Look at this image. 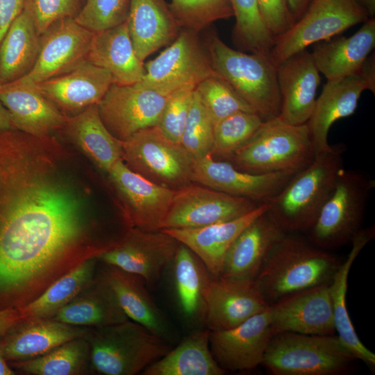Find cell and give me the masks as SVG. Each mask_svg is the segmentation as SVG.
I'll return each mask as SVG.
<instances>
[{
  "label": "cell",
  "instance_id": "obj_48",
  "mask_svg": "<svg viewBox=\"0 0 375 375\" xmlns=\"http://www.w3.org/2000/svg\"><path fill=\"white\" fill-rule=\"evenodd\" d=\"M261 17L275 39L294 23L287 0H257Z\"/></svg>",
  "mask_w": 375,
  "mask_h": 375
},
{
  "label": "cell",
  "instance_id": "obj_2",
  "mask_svg": "<svg viewBox=\"0 0 375 375\" xmlns=\"http://www.w3.org/2000/svg\"><path fill=\"white\" fill-rule=\"evenodd\" d=\"M340 262L308 238L285 233L270 251L255 282L270 306L295 292L330 283Z\"/></svg>",
  "mask_w": 375,
  "mask_h": 375
},
{
  "label": "cell",
  "instance_id": "obj_21",
  "mask_svg": "<svg viewBox=\"0 0 375 375\" xmlns=\"http://www.w3.org/2000/svg\"><path fill=\"white\" fill-rule=\"evenodd\" d=\"M108 173L138 228L161 230L176 190L151 181L131 169L122 159L115 162Z\"/></svg>",
  "mask_w": 375,
  "mask_h": 375
},
{
  "label": "cell",
  "instance_id": "obj_8",
  "mask_svg": "<svg viewBox=\"0 0 375 375\" xmlns=\"http://www.w3.org/2000/svg\"><path fill=\"white\" fill-rule=\"evenodd\" d=\"M375 181L366 173L342 168L331 194L308 230L307 238L328 250L351 242L362 228L369 194Z\"/></svg>",
  "mask_w": 375,
  "mask_h": 375
},
{
  "label": "cell",
  "instance_id": "obj_43",
  "mask_svg": "<svg viewBox=\"0 0 375 375\" xmlns=\"http://www.w3.org/2000/svg\"><path fill=\"white\" fill-rule=\"evenodd\" d=\"M195 92L214 125L238 112H256L231 86L217 76L208 77L197 84Z\"/></svg>",
  "mask_w": 375,
  "mask_h": 375
},
{
  "label": "cell",
  "instance_id": "obj_47",
  "mask_svg": "<svg viewBox=\"0 0 375 375\" xmlns=\"http://www.w3.org/2000/svg\"><path fill=\"white\" fill-rule=\"evenodd\" d=\"M81 0H26L24 7L31 13L37 31L42 34L52 24L64 18H74Z\"/></svg>",
  "mask_w": 375,
  "mask_h": 375
},
{
  "label": "cell",
  "instance_id": "obj_17",
  "mask_svg": "<svg viewBox=\"0 0 375 375\" xmlns=\"http://www.w3.org/2000/svg\"><path fill=\"white\" fill-rule=\"evenodd\" d=\"M93 34L74 18L54 22L40 35L35 63L22 78L37 84L70 71L86 60Z\"/></svg>",
  "mask_w": 375,
  "mask_h": 375
},
{
  "label": "cell",
  "instance_id": "obj_50",
  "mask_svg": "<svg viewBox=\"0 0 375 375\" xmlns=\"http://www.w3.org/2000/svg\"><path fill=\"white\" fill-rule=\"evenodd\" d=\"M24 318L22 309L7 308L0 310V337L10 331Z\"/></svg>",
  "mask_w": 375,
  "mask_h": 375
},
{
  "label": "cell",
  "instance_id": "obj_7",
  "mask_svg": "<svg viewBox=\"0 0 375 375\" xmlns=\"http://www.w3.org/2000/svg\"><path fill=\"white\" fill-rule=\"evenodd\" d=\"M356 359L338 335L281 332L271 337L261 365L274 375H335Z\"/></svg>",
  "mask_w": 375,
  "mask_h": 375
},
{
  "label": "cell",
  "instance_id": "obj_24",
  "mask_svg": "<svg viewBox=\"0 0 375 375\" xmlns=\"http://www.w3.org/2000/svg\"><path fill=\"white\" fill-rule=\"evenodd\" d=\"M268 209V203H262L251 212L228 221L197 228L161 230L190 249L203 263L210 275L218 278L226 256L236 238Z\"/></svg>",
  "mask_w": 375,
  "mask_h": 375
},
{
  "label": "cell",
  "instance_id": "obj_28",
  "mask_svg": "<svg viewBox=\"0 0 375 375\" xmlns=\"http://www.w3.org/2000/svg\"><path fill=\"white\" fill-rule=\"evenodd\" d=\"M126 21L134 50L142 62L170 44L181 31L165 0H129Z\"/></svg>",
  "mask_w": 375,
  "mask_h": 375
},
{
  "label": "cell",
  "instance_id": "obj_34",
  "mask_svg": "<svg viewBox=\"0 0 375 375\" xmlns=\"http://www.w3.org/2000/svg\"><path fill=\"white\" fill-rule=\"evenodd\" d=\"M40 44V35L29 11L24 7L0 42V84L26 76L33 67Z\"/></svg>",
  "mask_w": 375,
  "mask_h": 375
},
{
  "label": "cell",
  "instance_id": "obj_53",
  "mask_svg": "<svg viewBox=\"0 0 375 375\" xmlns=\"http://www.w3.org/2000/svg\"><path fill=\"white\" fill-rule=\"evenodd\" d=\"M4 357L2 340H0V375H12L15 372L8 366Z\"/></svg>",
  "mask_w": 375,
  "mask_h": 375
},
{
  "label": "cell",
  "instance_id": "obj_40",
  "mask_svg": "<svg viewBox=\"0 0 375 375\" xmlns=\"http://www.w3.org/2000/svg\"><path fill=\"white\" fill-rule=\"evenodd\" d=\"M235 24L234 43L241 50L269 55L275 38L265 26L259 12L257 0H230Z\"/></svg>",
  "mask_w": 375,
  "mask_h": 375
},
{
  "label": "cell",
  "instance_id": "obj_37",
  "mask_svg": "<svg viewBox=\"0 0 375 375\" xmlns=\"http://www.w3.org/2000/svg\"><path fill=\"white\" fill-rule=\"evenodd\" d=\"M65 126L76 143L101 169L108 172L122 159L121 142L103 124L97 104L68 117Z\"/></svg>",
  "mask_w": 375,
  "mask_h": 375
},
{
  "label": "cell",
  "instance_id": "obj_33",
  "mask_svg": "<svg viewBox=\"0 0 375 375\" xmlns=\"http://www.w3.org/2000/svg\"><path fill=\"white\" fill-rule=\"evenodd\" d=\"M168 269L181 316L189 323L203 322L206 293L212 276L200 259L181 243Z\"/></svg>",
  "mask_w": 375,
  "mask_h": 375
},
{
  "label": "cell",
  "instance_id": "obj_52",
  "mask_svg": "<svg viewBox=\"0 0 375 375\" xmlns=\"http://www.w3.org/2000/svg\"><path fill=\"white\" fill-rule=\"evenodd\" d=\"M13 128L8 110L0 102V131Z\"/></svg>",
  "mask_w": 375,
  "mask_h": 375
},
{
  "label": "cell",
  "instance_id": "obj_20",
  "mask_svg": "<svg viewBox=\"0 0 375 375\" xmlns=\"http://www.w3.org/2000/svg\"><path fill=\"white\" fill-rule=\"evenodd\" d=\"M269 306L255 280L212 277L203 324L210 331L232 328Z\"/></svg>",
  "mask_w": 375,
  "mask_h": 375
},
{
  "label": "cell",
  "instance_id": "obj_18",
  "mask_svg": "<svg viewBox=\"0 0 375 375\" xmlns=\"http://www.w3.org/2000/svg\"><path fill=\"white\" fill-rule=\"evenodd\" d=\"M329 283L295 292L271 304L272 335L281 332L334 335L335 328Z\"/></svg>",
  "mask_w": 375,
  "mask_h": 375
},
{
  "label": "cell",
  "instance_id": "obj_32",
  "mask_svg": "<svg viewBox=\"0 0 375 375\" xmlns=\"http://www.w3.org/2000/svg\"><path fill=\"white\" fill-rule=\"evenodd\" d=\"M19 324L1 339L7 360L20 361L41 356L65 342L85 336L88 331L53 318L31 319Z\"/></svg>",
  "mask_w": 375,
  "mask_h": 375
},
{
  "label": "cell",
  "instance_id": "obj_46",
  "mask_svg": "<svg viewBox=\"0 0 375 375\" xmlns=\"http://www.w3.org/2000/svg\"><path fill=\"white\" fill-rule=\"evenodd\" d=\"M197 85L180 88L168 94L157 128L169 140L181 143L185 124Z\"/></svg>",
  "mask_w": 375,
  "mask_h": 375
},
{
  "label": "cell",
  "instance_id": "obj_22",
  "mask_svg": "<svg viewBox=\"0 0 375 375\" xmlns=\"http://www.w3.org/2000/svg\"><path fill=\"white\" fill-rule=\"evenodd\" d=\"M276 73L281 96L278 117L292 125L307 123L321 81L312 53L305 49L294 54L276 66Z\"/></svg>",
  "mask_w": 375,
  "mask_h": 375
},
{
  "label": "cell",
  "instance_id": "obj_36",
  "mask_svg": "<svg viewBox=\"0 0 375 375\" xmlns=\"http://www.w3.org/2000/svg\"><path fill=\"white\" fill-rule=\"evenodd\" d=\"M52 318L73 326L94 328L128 319L110 290L100 279L92 281Z\"/></svg>",
  "mask_w": 375,
  "mask_h": 375
},
{
  "label": "cell",
  "instance_id": "obj_42",
  "mask_svg": "<svg viewBox=\"0 0 375 375\" xmlns=\"http://www.w3.org/2000/svg\"><path fill=\"white\" fill-rule=\"evenodd\" d=\"M169 6L181 30L198 33L216 21L234 16L230 0H171Z\"/></svg>",
  "mask_w": 375,
  "mask_h": 375
},
{
  "label": "cell",
  "instance_id": "obj_45",
  "mask_svg": "<svg viewBox=\"0 0 375 375\" xmlns=\"http://www.w3.org/2000/svg\"><path fill=\"white\" fill-rule=\"evenodd\" d=\"M129 11V0H85L75 21L92 32L115 27L124 22Z\"/></svg>",
  "mask_w": 375,
  "mask_h": 375
},
{
  "label": "cell",
  "instance_id": "obj_41",
  "mask_svg": "<svg viewBox=\"0 0 375 375\" xmlns=\"http://www.w3.org/2000/svg\"><path fill=\"white\" fill-rule=\"evenodd\" d=\"M264 120L256 112H238L214 125L211 154L214 158L226 160L247 142Z\"/></svg>",
  "mask_w": 375,
  "mask_h": 375
},
{
  "label": "cell",
  "instance_id": "obj_9",
  "mask_svg": "<svg viewBox=\"0 0 375 375\" xmlns=\"http://www.w3.org/2000/svg\"><path fill=\"white\" fill-rule=\"evenodd\" d=\"M369 18L357 0H312L292 27L276 38L270 59L277 66L310 45L328 40Z\"/></svg>",
  "mask_w": 375,
  "mask_h": 375
},
{
  "label": "cell",
  "instance_id": "obj_31",
  "mask_svg": "<svg viewBox=\"0 0 375 375\" xmlns=\"http://www.w3.org/2000/svg\"><path fill=\"white\" fill-rule=\"evenodd\" d=\"M375 235L374 226L361 228L351 240V249L344 261L341 262L330 283L335 332L342 344L356 358L371 369L375 367V354L360 341L352 324L347 308L346 296L349 272L356 257Z\"/></svg>",
  "mask_w": 375,
  "mask_h": 375
},
{
  "label": "cell",
  "instance_id": "obj_4",
  "mask_svg": "<svg viewBox=\"0 0 375 375\" xmlns=\"http://www.w3.org/2000/svg\"><path fill=\"white\" fill-rule=\"evenodd\" d=\"M205 47L215 74L226 81L264 120L278 117L281 96L276 66L269 55L247 53L208 33Z\"/></svg>",
  "mask_w": 375,
  "mask_h": 375
},
{
  "label": "cell",
  "instance_id": "obj_1",
  "mask_svg": "<svg viewBox=\"0 0 375 375\" xmlns=\"http://www.w3.org/2000/svg\"><path fill=\"white\" fill-rule=\"evenodd\" d=\"M83 224L75 195L60 183L13 217L0 231V297L49 269L77 241Z\"/></svg>",
  "mask_w": 375,
  "mask_h": 375
},
{
  "label": "cell",
  "instance_id": "obj_3",
  "mask_svg": "<svg viewBox=\"0 0 375 375\" xmlns=\"http://www.w3.org/2000/svg\"><path fill=\"white\" fill-rule=\"evenodd\" d=\"M342 144L330 145L268 201V212L285 233H307L333 190L343 166Z\"/></svg>",
  "mask_w": 375,
  "mask_h": 375
},
{
  "label": "cell",
  "instance_id": "obj_39",
  "mask_svg": "<svg viewBox=\"0 0 375 375\" xmlns=\"http://www.w3.org/2000/svg\"><path fill=\"white\" fill-rule=\"evenodd\" d=\"M86 361H90V346L85 335L65 342L41 356L15 361L12 365L31 374L73 375L81 372Z\"/></svg>",
  "mask_w": 375,
  "mask_h": 375
},
{
  "label": "cell",
  "instance_id": "obj_11",
  "mask_svg": "<svg viewBox=\"0 0 375 375\" xmlns=\"http://www.w3.org/2000/svg\"><path fill=\"white\" fill-rule=\"evenodd\" d=\"M217 76L199 33L181 29L177 38L154 59L144 64V74L138 83L168 95L183 86L197 85Z\"/></svg>",
  "mask_w": 375,
  "mask_h": 375
},
{
  "label": "cell",
  "instance_id": "obj_26",
  "mask_svg": "<svg viewBox=\"0 0 375 375\" xmlns=\"http://www.w3.org/2000/svg\"><path fill=\"white\" fill-rule=\"evenodd\" d=\"M100 280L110 290L127 317L172 342L174 332L141 277L107 265Z\"/></svg>",
  "mask_w": 375,
  "mask_h": 375
},
{
  "label": "cell",
  "instance_id": "obj_27",
  "mask_svg": "<svg viewBox=\"0 0 375 375\" xmlns=\"http://www.w3.org/2000/svg\"><path fill=\"white\" fill-rule=\"evenodd\" d=\"M267 210L236 238L226 256L219 277L255 280L270 251L285 233Z\"/></svg>",
  "mask_w": 375,
  "mask_h": 375
},
{
  "label": "cell",
  "instance_id": "obj_5",
  "mask_svg": "<svg viewBox=\"0 0 375 375\" xmlns=\"http://www.w3.org/2000/svg\"><path fill=\"white\" fill-rule=\"evenodd\" d=\"M317 153L307 123L292 125L279 117L264 121L253 136L226 161L251 174L298 172Z\"/></svg>",
  "mask_w": 375,
  "mask_h": 375
},
{
  "label": "cell",
  "instance_id": "obj_30",
  "mask_svg": "<svg viewBox=\"0 0 375 375\" xmlns=\"http://www.w3.org/2000/svg\"><path fill=\"white\" fill-rule=\"evenodd\" d=\"M375 47V19L369 17L349 37H334L316 43L312 52L315 65L327 80L357 72Z\"/></svg>",
  "mask_w": 375,
  "mask_h": 375
},
{
  "label": "cell",
  "instance_id": "obj_15",
  "mask_svg": "<svg viewBox=\"0 0 375 375\" xmlns=\"http://www.w3.org/2000/svg\"><path fill=\"white\" fill-rule=\"evenodd\" d=\"M297 173L251 174L235 168L228 161L217 160L208 153L193 159L192 182L262 203L278 194Z\"/></svg>",
  "mask_w": 375,
  "mask_h": 375
},
{
  "label": "cell",
  "instance_id": "obj_25",
  "mask_svg": "<svg viewBox=\"0 0 375 375\" xmlns=\"http://www.w3.org/2000/svg\"><path fill=\"white\" fill-rule=\"evenodd\" d=\"M112 83L107 69L85 60L70 71L35 85L58 108L82 111L98 104Z\"/></svg>",
  "mask_w": 375,
  "mask_h": 375
},
{
  "label": "cell",
  "instance_id": "obj_49",
  "mask_svg": "<svg viewBox=\"0 0 375 375\" xmlns=\"http://www.w3.org/2000/svg\"><path fill=\"white\" fill-rule=\"evenodd\" d=\"M26 0H0V42L24 8Z\"/></svg>",
  "mask_w": 375,
  "mask_h": 375
},
{
  "label": "cell",
  "instance_id": "obj_38",
  "mask_svg": "<svg viewBox=\"0 0 375 375\" xmlns=\"http://www.w3.org/2000/svg\"><path fill=\"white\" fill-rule=\"evenodd\" d=\"M95 260L88 259L54 282L42 295L21 308L25 318L53 316L92 282Z\"/></svg>",
  "mask_w": 375,
  "mask_h": 375
},
{
  "label": "cell",
  "instance_id": "obj_12",
  "mask_svg": "<svg viewBox=\"0 0 375 375\" xmlns=\"http://www.w3.org/2000/svg\"><path fill=\"white\" fill-rule=\"evenodd\" d=\"M260 204L191 183L176 190L162 229L197 228L228 221Z\"/></svg>",
  "mask_w": 375,
  "mask_h": 375
},
{
  "label": "cell",
  "instance_id": "obj_10",
  "mask_svg": "<svg viewBox=\"0 0 375 375\" xmlns=\"http://www.w3.org/2000/svg\"><path fill=\"white\" fill-rule=\"evenodd\" d=\"M120 142L126 165L151 181L172 190L192 183L193 158L181 143L167 138L156 126Z\"/></svg>",
  "mask_w": 375,
  "mask_h": 375
},
{
  "label": "cell",
  "instance_id": "obj_19",
  "mask_svg": "<svg viewBox=\"0 0 375 375\" xmlns=\"http://www.w3.org/2000/svg\"><path fill=\"white\" fill-rule=\"evenodd\" d=\"M272 336L269 306L235 327L210 331V348L225 371L249 370L261 365Z\"/></svg>",
  "mask_w": 375,
  "mask_h": 375
},
{
  "label": "cell",
  "instance_id": "obj_16",
  "mask_svg": "<svg viewBox=\"0 0 375 375\" xmlns=\"http://www.w3.org/2000/svg\"><path fill=\"white\" fill-rule=\"evenodd\" d=\"M179 242L162 230L133 231L122 244L102 252L99 258L141 277L149 283L159 279L171 264Z\"/></svg>",
  "mask_w": 375,
  "mask_h": 375
},
{
  "label": "cell",
  "instance_id": "obj_14",
  "mask_svg": "<svg viewBox=\"0 0 375 375\" xmlns=\"http://www.w3.org/2000/svg\"><path fill=\"white\" fill-rule=\"evenodd\" d=\"M168 95L141 85L112 83L97 107L100 117L118 140L156 126Z\"/></svg>",
  "mask_w": 375,
  "mask_h": 375
},
{
  "label": "cell",
  "instance_id": "obj_29",
  "mask_svg": "<svg viewBox=\"0 0 375 375\" xmlns=\"http://www.w3.org/2000/svg\"><path fill=\"white\" fill-rule=\"evenodd\" d=\"M86 60L107 69L114 83L130 85L140 81L144 63L137 56L127 21L108 29L94 32Z\"/></svg>",
  "mask_w": 375,
  "mask_h": 375
},
{
  "label": "cell",
  "instance_id": "obj_35",
  "mask_svg": "<svg viewBox=\"0 0 375 375\" xmlns=\"http://www.w3.org/2000/svg\"><path fill=\"white\" fill-rule=\"evenodd\" d=\"M210 330L192 333L165 356L148 366L144 375H223L210 348Z\"/></svg>",
  "mask_w": 375,
  "mask_h": 375
},
{
  "label": "cell",
  "instance_id": "obj_51",
  "mask_svg": "<svg viewBox=\"0 0 375 375\" xmlns=\"http://www.w3.org/2000/svg\"><path fill=\"white\" fill-rule=\"evenodd\" d=\"M290 12L294 22L304 13L312 0H287Z\"/></svg>",
  "mask_w": 375,
  "mask_h": 375
},
{
  "label": "cell",
  "instance_id": "obj_6",
  "mask_svg": "<svg viewBox=\"0 0 375 375\" xmlns=\"http://www.w3.org/2000/svg\"><path fill=\"white\" fill-rule=\"evenodd\" d=\"M92 369L103 375H134L165 356L171 342L127 319L88 331Z\"/></svg>",
  "mask_w": 375,
  "mask_h": 375
},
{
  "label": "cell",
  "instance_id": "obj_54",
  "mask_svg": "<svg viewBox=\"0 0 375 375\" xmlns=\"http://www.w3.org/2000/svg\"><path fill=\"white\" fill-rule=\"evenodd\" d=\"M365 8L369 17H374L375 14V0H357Z\"/></svg>",
  "mask_w": 375,
  "mask_h": 375
},
{
  "label": "cell",
  "instance_id": "obj_13",
  "mask_svg": "<svg viewBox=\"0 0 375 375\" xmlns=\"http://www.w3.org/2000/svg\"><path fill=\"white\" fill-rule=\"evenodd\" d=\"M374 54L369 56L355 73L327 80L317 98L307 122L317 153L330 147L328 135L332 124L356 111L363 91L375 92Z\"/></svg>",
  "mask_w": 375,
  "mask_h": 375
},
{
  "label": "cell",
  "instance_id": "obj_23",
  "mask_svg": "<svg viewBox=\"0 0 375 375\" xmlns=\"http://www.w3.org/2000/svg\"><path fill=\"white\" fill-rule=\"evenodd\" d=\"M0 102L8 110L13 128L32 136L47 138L65 127L67 121L35 83L23 78L0 84Z\"/></svg>",
  "mask_w": 375,
  "mask_h": 375
},
{
  "label": "cell",
  "instance_id": "obj_44",
  "mask_svg": "<svg viewBox=\"0 0 375 375\" xmlns=\"http://www.w3.org/2000/svg\"><path fill=\"white\" fill-rule=\"evenodd\" d=\"M213 135L214 122L194 90L181 144L193 159L199 158L211 153Z\"/></svg>",
  "mask_w": 375,
  "mask_h": 375
}]
</instances>
